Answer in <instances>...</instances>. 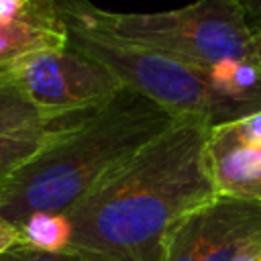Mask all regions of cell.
Masks as SVG:
<instances>
[{"label":"cell","instance_id":"cell-2","mask_svg":"<svg viewBox=\"0 0 261 261\" xmlns=\"http://www.w3.org/2000/svg\"><path fill=\"white\" fill-rule=\"evenodd\" d=\"M175 120L167 108L130 88L94 110L69 116L0 188V216L20 228L35 214H67Z\"/></svg>","mask_w":261,"mask_h":261},{"label":"cell","instance_id":"cell-1","mask_svg":"<svg viewBox=\"0 0 261 261\" xmlns=\"http://www.w3.org/2000/svg\"><path fill=\"white\" fill-rule=\"evenodd\" d=\"M210 126L181 116L112 169L65 214V251L84 261H163L175 224L218 196L206 159Z\"/></svg>","mask_w":261,"mask_h":261},{"label":"cell","instance_id":"cell-13","mask_svg":"<svg viewBox=\"0 0 261 261\" xmlns=\"http://www.w3.org/2000/svg\"><path fill=\"white\" fill-rule=\"evenodd\" d=\"M253 35L261 33V0H237Z\"/></svg>","mask_w":261,"mask_h":261},{"label":"cell","instance_id":"cell-11","mask_svg":"<svg viewBox=\"0 0 261 261\" xmlns=\"http://www.w3.org/2000/svg\"><path fill=\"white\" fill-rule=\"evenodd\" d=\"M22 241L41 249L63 251L69 241V220L65 214H35L22 226Z\"/></svg>","mask_w":261,"mask_h":261},{"label":"cell","instance_id":"cell-17","mask_svg":"<svg viewBox=\"0 0 261 261\" xmlns=\"http://www.w3.org/2000/svg\"><path fill=\"white\" fill-rule=\"evenodd\" d=\"M239 261H261V249H255V251H251V253L243 255Z\"/></svg>","mask_w":261,"mask_h":261},{"label":"cell","instance_id":"cell-9","mask_svg":"<svg viewBox=\"0 0 261 261\" xmlns=\"http://www.w3.org/2000/svg\"><path fill=\"white\" fill-rule=\"evenodd\" d=\"M67 118L69 116H61L49 124L0 137V188L53 139V135L65 124Z\"/></svg>","mask_w":261,"mask_h":261},{"label":"cell","instance_id":"cell-3","mask_svg":"<svg viewBox=\"0 0 261 261\" xmlns=\"http://www.w3.org/2000/svg\"><path fill=\"white\" fill-rule=\"evenodd\" d=\"M65 27L98 31L196 67L251 57L253 33L237 0H196L163 12H112L90 0H53Z\"/></svg>","mask_w":261,"mask_h":261},{"label":"cell","instance_id":"cell-12","mask_svg":"<svg viewBox=\"0 0 261 261\" xmlns=\"http://www.w3.org/2000/svg\"><path fill=\"white\" fill-rule=\"evenodd\" d=\"M0 261H84L80 255L71 251H51V249H41L31 243H16L8 251L0 255Z\"/></svg>","mask_w":261,"mask_h":261},{"label":"cell","instance_id":"cell-16","mask_svg":"<svg viewBox=\"0 0 261 261\" xmlns=\"http://www.w3.org/2000/svg\"><path fill=\"white\" fill-rule=\"evenodd\" d=\"M251 57L261 65V33L253 35V45H251Z\"/></svg>","mask_w":261,"mask_h":261},{"label":"cell","instance_id":"cell-14","mask_svg":"<svg viewBox=\"0 0 261 261\" xmlns=\"http://www.w3.org/2000/svg\"><path fill=\"white\" fill-rule=\"evenodd\" d=\"M20 241H22V230L14 226L10 220H6L4 216H0V255Z\"/></svg>","mask_w":261,"mask_h":261},{"label":"cell","instance_id":"cell-7","mask_svg":"<svg viewBox=\"0 0 261 261\" xmlns=\"http://www.w3.org/2000/svg\"><path fill=\"white\" fill-rule=\"evenodd\" d=\"M206 159L220 196L261 202V110L210 126Z\"/></svg>","mask_w":261,"mask_h":261},{"label":"cell","instance_id":"cell-15","mask_svg":"<svg viewBox=\"0 0 261 261\" xmlns=\"http://www.w3.org/2000/svg\"><path fill=\"white\" fill-rule=\"evenodd\" d=\"M29 8V0H0V20L8 22L22 16Z\"/></svg>","mask_w":261,"mask_h":261},{"label":"cell","instance_id":"cell-4","mask_svg":"<svg viewBox=\"0 0 261 261\" xmlns=\"http://www.w3.org/2000/svg\"><path fill=\"white\" fill-rule=\"evenodd\" d=\"M67 29V47L108 67L126 88L151 98L177 118L198 116L212 126L249 116L253 110L218 94L208 69L98 31Z\"/></svg>","mask_w":261,"mask_h":261},{"label":"cell","instance_id":"cell-6","mask_svg":"<svg viewBox=\"0 0 261 261\" xmlns=\"http://www.w3.org/2000/svg\"><path fill=\"white\" fill-rule=\"evenodd\" d=\"M261 249V202L216 196L169 232L163 261H239Z\"/></svg>","mask_w":261,"mask_h":261},{"label":"cell","instance_id":"cell-10","mask_svg":"<svg viewBox=\"0 0 261 261\" xmlns=\"http://www.w3.org/2000/svg\"><path fill=\"white\" fill-rule=\"evenodd\" d=\"M12 84H0V137L53 122Z\"/></svg>","mask_w":261,"mask_h":261},{"label":"cell","instance_id":"cell-5","mask_svg":"<svg viewBox=\"0 0 261 261\" xmlns=\"http://www.w3.org/2000/svg\"><path fill=\"white\" fill-rule=\"evenodd\" d=\"M0 84L16 86L49 118L94 110L126 88L108 67L69 47L24 59Z\"/></svg>","mask_w":261,"mask_h":261},{"label":"cell","instance_id":"cell-8","mask_svg":"<svg viewBox=\"0 0 261 261\" xmlns=\"http://www.w3.org/2000/svg\"><path fill=\"white\" fill-rule=\"evenodd\" d=\"M67 47V29L57 16L53 0H29V8L14 20H0V77L24 59Z\"/></svg>","mask_w":261,"mask_h":261}]
</instances>
